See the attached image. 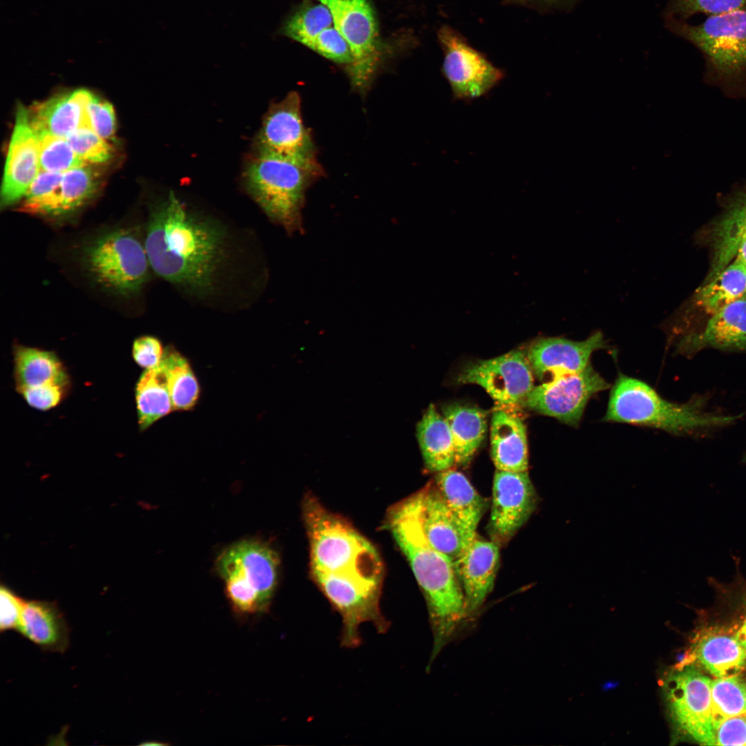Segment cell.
Listing matches in <instances>:
<instances>
[{"instance_id":"obj_1","label":"cell","mask_w":746,"mask_h":746,"mask_svg":"<svg viewBox=\"0 0 746 746\" xmlns=\"http://www.w3.org/2000/svg\"><path fill=\"white\" fill-rule=\"evenodd\" d=\"M224 232L189 213L171 193L152 213L144 247L164 280L199 294L210 293L224 257Z\"/></svg>"},{"instance_id":"obj_2","label":"cell","mask_w":746,"mask_h":746,"mask_svg":"<svg viewBox=\"0 0 746 746\" xmlns=\"http://www.w3.org/2000/svg\"><path fill=\"white\" fill-rule=\"evenodd\" d=\"M388 525L424 593L434 635V658L468 615L454 563L427 539L421 526L419 492L391 510Z\"/></svg>"},{"instance_id":"obj_3","label":"cell","mask_w":746,"mask_h":746,"mask_svg":"<svg viewBox=\"0 0 746 746\" xmlns=\"http://www.w3.org/2000/svg\"><path fill=\"white\" fill-rule=\"evenodd\" d=\"M312 573L383 582L381 557L363 535L313 497L304 502Z\"/></svg>"},{"instance_id":"obj_4","label":"cell","mask_w":746,"mask_h":746,"mask_svg":"<svg viewBox=\"0 0 746 746\" xmlns=\"http://www.w3.org/2000/svg\"><path fill=\"white\" fill-rule=\"evenodd\" d=\"M701 399L684 403L661 397L642 381L620 375L613 385L604 420L644 425L674 434L723 427L739 416L707 412Z\"/></svg>"},{"instance_id":"obj_5","label":"cell","mask_w":746,"mask_h":746,"mask_svg":"<svg viewBox=\"0 0 746 746\" xmlns=\"http://www.w3.org/2000/svg\"><path fill=\"white\" fill-rule=\"evenodd\" d=\"M320 172L317 162L254 153L245 166L244 179L249 194L267 216L294 233L303 231L305 192Z\"/></svg>"},{"instance_id":"obj_6","label":"cell","mask_w":746,"mask_h":746,"mask_svg":"<svg viewBox=\"0 0 746 746\" xmlns=\"http://www.w3.org/2000/svg\"><path fill=\"white\" fill-rule=\"evenodd\" d=\"M665 26L702 53L707 73L714 79L725 82L746 79V8L710 15L697 25L666 18Z\"/></svg>"},{"instance_id":"obj_7","label":"cell","mask_w":746,"mask_h":746,"mask_svg":"<svg viewBox=\"0 0 746 746\" xmlns=\"http://www.w3.org/2000/svg\"><path fill=\"white\" fill-rule=\"evenodd\" d=\"M84 260L99 284L121 296L137 293L148 279L150 263L145 247L131 229L101 235L85 247Z\"/></svg>"},{"instance_id":"obj_8","label":"cell","mask_w":746,"mask_h":746,"mask_svg":"<svg viewBox=\"0 0 746 746\" xmlns=\"http://www.w3.org/2000/svg\"><path fill=\"white\" fill-rule=\"evenodd\" d=\"M661 681L675 729L699 744L715 745L710 678L693 664L679 663Z\"/></svg>"},{"instance_id":"obj_9","label":"cell","mask_w":746,"mask_h":746,"mask_svg":"<svg viewBox=\"0 0 746 746\" xmlns=\"http://www.w3.org/2000/svg\"><path fill=\"white\" fill-rule=\"evenodd\" d=\"M331 12L335 28L347 41L352 54L350 74L359 91H365L379 61L378 28L368 0H317Z\"/></svg>"},{"instance_id":"obj_10","label":"cell","mask_w":746,"mask_h":746,"mask_svg":"<svg viewBox=\"0 0 746 746\" xmlns=\"http://www.w3.org/2000/svg\"><path fill=\"white\" fill-rule=\"evenodd\" d=\"M443 51L442 73L454 99L472 101L488 94L504 78V72L469 45L455 30L438 31Z\"/></svg>"},{"instance_id":"obj_11","label":"cell","mask_w":746,"mask_h":746,"mask_svg":"<svg viewBox=\"0 0 746 746\" xmlns=\"http://www.w3.org/2000/svg\"><path fill=\"white\" fill-rule=\"evenodd\" d=\"M609 387L589 364L579 372L557 376L534 387L522 404L575 427L579 425L589 399Z\"/></svg>"},{"instance_id":"obj_12","label":"cell","mask_w":746,"mask_h":746,"mask_svg":"<svg viewBox=\"0 0 746 746\" xmlns=\"http://www.w3.org/2000/svg\"><path fill=\"white\" fill-rule=\"evenodd\" d=\"M13 361L16 390L30 406L47 410L61 401L69 388L70 380L55 352L16 345Z\"/></svg>"},{"instance_id":"obj_13","label":"cell","mask_w":746,"mask_h":746,"mask_svg":"<svg viewBox=\"0 0 746 746\" xmlns=\"http://www.w3.org/2000/svg\"><path fill=\"white\" fill-rule=\"evenodd\" d=\"M279 564L277 553L269 544L248 539L223 550L216 560V569L224 582H235L258 593L266 611L277 586Z\"/></svg>"},{"instance_id":"obj_14","label":"cell","mask_w":746,"mask_h":746,"mask_svg":"<svg viewBox=\"0 0 746 746\" xmlns=\"http://www.w3.org/2000/svg\"><path fill=\"white\" fill-rule=\"evenodd\" d=\"M256 153L316 162L315 146L305 126L299 94L289 93L266 113L254 144Z\"/></svg>"},{"instance_id":"obj_15","label":"cell","mask_w":746,"mask_h":746,"mask_svg":"<svg viewBox=\"0 0 746 746\" xmlns=\"http://www.w3.org/2000/svg\"><path fill=\"white\" fill-rule=\"evenodd\" d=\"M533 374L527 354L513 350L467 365L457 381L479 385L499 403L514 405L522 404L535 387Z\"/></svg>"},{"instance_id":"obj_16","label":"cell","mask_w":746,"mask_h":746,"mask_svg":"<svg viewBox=\"0 0 746 746\" xmlns=\"http://www.w3.org/2000/svg\"><path fill=\"white\" fill-rule=\"evenodd\" d=\"M535 505L536 493L527 470L497 469L488 525L492 541L507 542L528 519Z\"/></svg>"},{"instance_id":"obj_17","label":"cell","mask_w":746,"mask_h":746,"mask_svg":"<svg viewBox=\"0 0 746 746\" xmlns=\"http://www.w3.org/2000/svg\"><path fill=\"white\" fill-rule=\"evenodd\" d=\"M39 171V141L30 125L28 111L19 104L2 180L1 207L24 197Z\"/></svg>"},{"instance_id":"obj_18","label":"cell","mask_w":746,"mask_h":746,"mask_svg":"<svg viewBox=\"0 0 746 746\" xmlns=\"http://www.w3.org/2000/svg\"><path fill=\"white\" fill-rule=\"evenodd\" d=\"M691 356L705 348L746 352V294L708 316L705 324L670 341Z\"/></svg>"},{"instance_id":"obj_19","label":"cell","mask_w":746,"mask_h":746,"mask_svg":"<svg viewBox=\"0 0 746 746\" xmlns=\"http://www.w3.org/2000/svg\"><path fill=\"white\" fill-rule=\"evenodd\" d=\"M606 345L603 334L595 332L586 339L575 341L561 337L535 340L526 354L533 374L539 380L579 372L589 364L595 351Z\"/></svg>"},{"instance_id":"obj_20","label":"cell","mask_w":746,"mask_h":746,"mask_svg":"<svg viewBox=\"0 0 746 746\" xmlns=\"http://www.w3.org/2000/svg\"><path fill=\"white\" fill-rule=\"evenodd\" d=\"M98 173L88 164L63 173L59 185L44 195L25 199L20 211L41 216L61 217L86 204L97 193L100 186Z\"/></svg>"},{"instance_id":"obj_21","label":"cell","mask_w":746,"mask_h":746,"mask_svg":"<svg viewBox=\"0 0 746 746\" xmlns=\"http://www.w3.org/2000/svg\"><path fill=\"white\" fill-rule=\"evenodd\" d=\"M499 560V544L476 535L454 562L468 614L477 611L490 593Z\"/></svg>"},{"instance_id":"obj_22","label":"cell","mask_w":746,"mask_h":746,"mask_svg":"<svg viewBox=\"0 0 746 746\" xmlns=\"http://www.w3.org/2000/svg\"><path fill=\"white\" fill-rule=\"evenodd\" d=\"M419 493L421 526L427 539L454 563L475 537L468 534L436 486Z\"/></svg>"},{"instance_id":"obj_23","label":"cell","mask_w":746,"mask_h":746,"mask_svg":"<svg viewBox=\"0 0 746 746\" xmlns=\"http://www.w3.org/2000/svg\"><path fill=\"white\" fill-rule=\"evenodd\" d=\"M698 663L715 678L738 674L746 665V651L736 631L711 628L695 639L680 664Z\"/></svg>"},{"instance_id":"obj_24","label":"cell","mask_w":746,"mask_h":746,"mask_svg":"<svg viewBox=\"0 0 746 746\" xmlns=\"http://www.w3.org/2000/svg\"><path fill=\"white\" fill-rule=\"evenodd\" d=\"M92 95L88 90L78 89L32 105L28 114L35 134L66 138L79 127L88 126L86 106Z\"/></svg>"},{"instance_id":"obj_25","label":"cell","mask_w":746,"mask_h":746,"mask_svg":"<svg viewBox=\"0 0 746 746\" xmlns=\"http://www.w3.org/2000/svg\"><path fill=\"white\" fill-rule=\"evenodd\" d=\"M712 262L705 281L720 272L734 258L740 242L746 238V189L734 195L709 229Z\"/></svg>"},{"instance_id":"obj_26","label":"cell","mask_w":746,"mask_h":746,"mask_svg":"<svg viewBox=\"0 0 746 746\" xmlns=\"http://www.w3.org/2000/svg\"><path fill=\"white\" fill-rule=\"evenodd\" d=\"M17 630L44 651L63 653L69 644L67 622L55 603L24 602Z\"/></svg>"},{"instance_id":"obj_27","label":"cell","mask_w":746,"mask_h":746,"mask_svg":"<svg viewBox=\"0 0 746 746\" xmlns=\"http://www.w3.org/2000/svg\"><path fill=\"white\" fill-rule=\"evenodd\" d=\"M490 446L497 470L526 471L528 465L526 427L517 415L504 410L493 412L490 426Z\"/></svg>"},{"instance_id":"obj_28","label":"cell","mask_w":746,"mask_h":746,"mask_svg":"<svg viewBox=\"0 0 746 746\" xmlns=\"http://www.w3.org/2000/svg\"><path fill=\"white\" fill-rule=\"evenodd\" d=\"M435 482L450 510L474 538L486 508V500L463 474L452 468L437 472Z\"/></svg>"},{"instance_id":"obj_29","label":"cell","mask_w":746,"mask_h":746,"mask_svg":"<svg viewBox=\"0 0 746 746\" xmlns=\"http://www.w3.org/2000/svg\"><path fill=\"white\" fill-rule=\"evenodd\" d=\"M417 437L425 466L439 472L455 464V449L449 425L443 415L430 404L417 425Z\"/></svg>"},{"instance_id":"obj_30","label":"cell","mask_w":746,"mask_h":746,"mask_svg":"<svg viewBox=\"0 0 746 746\" xmlns=\"http://www.w3.org/2000/svg\"><path fill=\"white\" fill-rule=\"evenodd\" d=\"M442 412L452 435L455 464L466 465L484 439L487 414L479 408L459 403L444 406Z\"/></svg>"},{"instance_id":"obj_31","label":"cell","mask_w":746,"mask_h":746,"mask_svg":"<svg viewBox=\"0 0 746 746\" xmlns=\"http://www.w3.org/2000/svg\"><path fill=\"white\" fill-rule=\"evenodd\" d=\"M746 294V267L734 258L720 272L702 282L694 293L691 304L707 316Z\"/></svg>"},{"instance_id":"obj_32","label":"cell","mask_w":746,"mask_h":746,"mask_svg":"<svg viewBox=\"0 0 746 746\" xmlns=\"http://www.w3.org/2000/svg\"><path fill=\"white\" fill-rule=\"evenodd\" d=\"M135 394L141 431L173 410L166 374L161 361L156 366L146 369L142 374L136 384Z\"/></svg>"},{"instance_id":"obj_33","label":"cell","mask_w":746,"mask_h":746,"mask_svg":"<svg viewBox=\"0 0 746 746\" xmlns=\"http://www.w3.org/2000/svg\"><path fill=\"white\" fill-rule=\"evenodd\" d=\"M161 363L166 374L173 410L192 409L199 399L200 385L188 360L175 348L168 347Z\"/></svg>"},{"instance_id":"obj_34","label":"cell","mask_w":746,"mask_h":746,"mask_svg":"<svg viewBox=\"0 0 746 746\" xmlns=\"http://www.w3.org/2000/svg\"><path fill=\"white\" fill-rule=\"evenodd\" d=\"M714 723L746 714V683L737 675L716 678L711 682Z\"/></svg>"},{"instance_id":"obj_35","label":"cell","mask_w":746,"mask_h":746,"mask_svg":"<svg viewBox=\"0 0 746 746\" xmlns=\"http://www.w3.org/2000/svg\"><path fill=\"white\" fill-rule=\"evenodd\" d=\"M332 23V15L326 6L312 3L302 7L287 21L284 32L309 48L319 33Z\"/></svg>"},{"instance_id":"obj_36","label":"cell","mask_w":746,"mask_h":746,"mask_svg":"<svg viewBox=\"0 0 746 746\" xmlns=\"http://www.w3.org/2000/svg\"><path fill=\"white\" fill-rule=\"evenodd\" d=\"M39 141L40 169L64 173L86 164L74 151L65 137L36 134Z\"/></svg>"},{"instance_id":"obj_37","label":"cell","mask_w":746,"mask_h":746,"mask_svg":"<svg viewBox=\"0 0 746 746\" xmlns=\"http://www.w3.org/2000/svg\"><path fill=\"white\" fill-rule=\"evenodd\" d=\"M744 8L746 0H669L664 17L685 21L699 13L710 16Z\"/></svg>"},{"instance_id":"obj_38","label":"cell","mask_w":746,"mask_h":746,"mask_svg":"<svg viewBox=\"0 0 746 746\" xmlns=\"http://www.w3.org/2000/svg\"><path fill=\"white\" fill-rule=\"evenodd\" d=\"M66 139L77 155L87 163L101 164L112 157V146L87 125L79 127Z\"/></svg>"},{"instance_id":"obj_39","label":"cell","mask_w":746,"mask_h":746,"mask_svg":"<svg viewBox=\"0 0 746 746\" xmlns=\"http://www.w3.org/2000/svg\"><path fill=\"white\" fill-rule=\"evenodd\" d=\"M88 126L106 141L115 138L116 120L112 105L104 99L92 95L86 106Z\"/></svg>"},{"instance_id":"obj_40","label":"cell","mask_w":746,"mask_h":746,"mask_svg":"<svg viewBox=\"0 0 746 746\" xmlns=\"http://www.w3.org/2000/svg\"><path fill=\"white\" fill-rule=\"evenodd\" d=\"M309 48L338 64L350 66L352 62L350 47L335 27H329L320 32Z\"/></svg>"},{"instance_id":"obj_41","label":"cell","mask_w":746,"mask_h":746,"mask_svg":"<svg viewBox=\"0 0 746 746\" xmlns=\"http://www.w3.org/2000/svg\"><path fill=\"white\" fill-rule=\"evenodd\" d=\"M715 745L746 746V714L714 723Z\"/></svg>"},{"instance_id":"obj_42","label":"cell","mask_w":746,"mask_h":746,"mask_svg":"<svg viewBox=\"0 0 746 746\" xmlns=\"http://www.w3.org/2000/svg\"><path fill=\"white\" fill-rule=\"evenodd\" d=\"M24 602L6 586L0 589V630L18 629Z\"/></svg>"},{"instance_id":"obj_43","label":"cell","mask_w":746,"mask_h":746,"mask_svg":"<svg viewBox=\"0 0 746 746\" xmlns=\"http://www.w3.org/2000/svg\"><path fill=\"white\" fill-rule=\"evenodd\" d=\"M164 351L158 338L151 336H144L134 341L132 353L137 364L146 370L152 368L160 363Z\"/></svg>"},{"instance_id":"obj_44","label":"cell","mask_w":746,"mask_h":746,"mask_svg":"<svg viewBox=\"0 0 746 746\" xmlns=\"http://www.w3.org/2000/svg\"><path fill=\"white\" fill-rule=\"evenodd\" d=\"M63 173L40 169L28 187L25 199L39 197L55 190L59 185Z\"/></svg>"},{"instance_id":"obj_45","label":"cell","mask_w":746,"mask_h":746,"mask_svg":"<svg viewBox=\"0 0 746 746\" xmlns=\"http://www.w3.org/2000/svg\"><path fill=\"white\" fill-rule=\"evenodd\" d=\"M733 560L736 571L734 580L730 584L739 597V601L744 609L743 620L735 631L738 641L746 651V579L740 569V558L733 556Z\"/></svg>"},{"instance_id":"obj_46","label":"cell","mask_w":746,"mask_h":746,"mask_svg":"<svg viewBox=\"0 0 746 746\" xmlns=\"http://www.w3.org/2000/svg\"><path fill=\"white\" fill-rule=\"evenodd\" d=\"M734 258L738 260L746 267V238L740 242Z\"/></svg>"},{"instance_id":"obj_47","label":"cell","mask_w":746,"mask_h":746,"mask_svg":"<svg viewBox=\"0 0 746 746\" xmlns=\"http://www.w3.org/2000/svg\"><path fill=\"white\" fill-rule=\"evenodd\" d=\"M537 1H539V2H542V3H544L545 5H547V6H554V5L557 6L558 4L563 3L564 1H566L568 0H537Z\"/></svg>"},{"instance_id":"obj_48","label":"cell","mask_w":746,"mask_h":746,"mask_svg":"<svg viewBox=\"0 0 746 746\" xmlns=\"http://www.w3.org/2000/svg\"><path fill=\"white\" fill-rule=\"evenodd\" d=\"M743 461L744 463L746 464V453L745 454V455H744V457L743 458Z\"/></svg>"}]
</instances>
